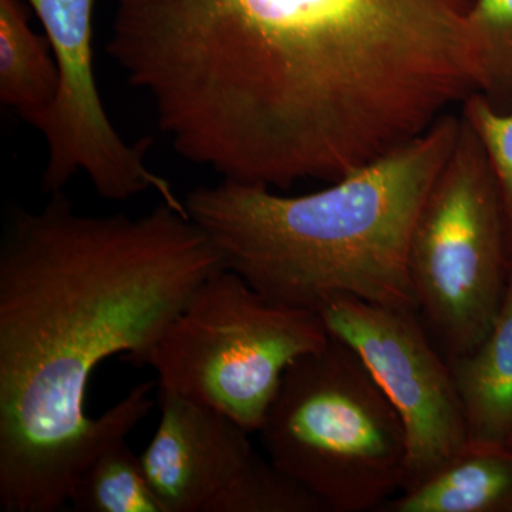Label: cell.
<instances>
[{
	"label": "cell",
	"mask_w": 512,
	"mask_h": 512,
	"mask_svg": "<svg viewBox=\"0 0 512 512\" xmlns=\"http://www.w3.org/2000/svg\"><path fill=\"white\" fill-rule=\"evenodd\" d=\"M471 0H114L107 55L221 180L338 181L476 93Z\"/></svg>",
	"instance_id": "1"
},
{
	"label": "cell",
	"mask_w": 512,
	"mask_h": 512,
	"mask_svg": "<svg viewBox=\"0 0 512 512\" xmlns=\"http://www.w3.org/2000/svg\"><path fill=\"white\" fill-rule=\"evenodd\" d=\"M222 266L188 215L80 214L64 192L15 208L0 244V510L55 512L84 464L153 410L140 383L90 417L94 370L143 366L192 293Z\"/></svg>",
	"instance_id": "2"
},
{
	"label": "cell",
	"mask_w": 512,
	"mask_h": 512,
	"mask_svg": "<svg viewBox=\"0 0 512 512\" xmlns=\"http://www.w3.org/2000/svg\"><path fill=\"white\" fill-rule=\"evenodd\" d=\"M451 111L392 153L311 194L221 180L185 208L222 266L272 301L318 313L339 296L417 312L409 245L431 185L456 146Z\"/></svg>",
	"instance_id": "3"
},
{
	"label": "cell",
	"mask_w": 512,
	"mask_h": 512,
	"mask_svg": "<svg viewBox=\"0 0 512 512\" xmlns=\"http://www.w3.org/2000/svg\"><path fill=\"white\" fill-rule=\"evenodd\" d=\"M258 433L266 457L326 511H375L406 485L402 420L355 350L338 339L286 370Z\"/></svg>",
	"instance_id": "4"
},
{
	"label": "cell",
	"mask_w": 512,
	"mask_h": 512,
	"mask_svg": "<svg viewBox=\"0 0 512 512\" xmlns=\"http://www.w3.org/2000/svg\"><path fill=\"white\" fill-rule=\"evenodd\" d=\"M329 339L318 313L272 301L221 268L195 289L144 365L156 370L160 389L258 433L286 370Z\"/></svg>",
	"instance_id": "5"
},
{
	"label": "cell",
	"mask_w": 512,
	"mask_h": 512,
	"mask_svg": "<svg viewBox=\"0 0 512 512\" xmlns=\"http://www.w3.org/2000/svg\"><path fill=\"white\" fill-rule=\"evenodd\" d=\"M511 265L497 178L461 116L456 146L414 222L407 259L417 313L448 360L476 348L493 326Z\"/></svg>",
	"instance_id": "6"
},
{
	"label": "cell",
	"mask_w": 512,
	"mask_h": 512,
	"mask_svg": "<svg viewBox=\"0 0 512 512\" xmlns=\"http://www.w3.org/2000/svg\"><path fill=\"white\" fill-rule=\"evenodd\" d=\"M55 57L59 87L49 109L32 124L45 138L42 191L62 192L77 174L89 178L104 200L127 201L154 191L187 214L173 185L146 163V146L128 143L104 109L94 74L96 0H26Z\"/></svg>",
	"instance_id": "7"
},
{
	"label": "cell",
	"mask_w": 512,
	"mask_h": 512,
	"mask_svg": "<svg viewBox=\"0 0 512 512\" xmlns=\"http://www.w3.org/2000/svg\"><path fill=\"white\" fill-rule=\"evenodd\" d=\"M318 315L330 338L355 350L402 420L409 448L403 491L466 450L470 437L456 380L419 313L339 296Z\"/></svg>",
	"instance_id": "8"
},
{
	"label": "cell",
	"mask_w": 512,
	"mask_h": 512,
	"mask_svg": "<svg viewBox=\"0 0 512 512\" xmlns=\"http://www.w3.org/2000/svg\"><path fill=\"white\" fill-rule=\"evenodd\" d=\"M160 421L141 454L164 512H204L256 451L247 430L205 404L158 390Z\"/></svg>",
	"instance_id": "9"
},
{
	"label": "cell",
	"mask_w": 512,
	"mask_h": 512,
	"mask_svg": "<svg viewBox=\"0 0 512 512\" xmlns=\"http://www.w3.org/2000/svg\"><path fill=\"white\" fill-rule=\"evenodd\" d=\"M448 363L463 404L470 443L511 444L512 265L493 326L476 348Z\"/></svg>",
	"instance_id": "10"
},
{
	"label": "cell",
	"mask_w": 512,
	"mask_h": 512,
	"mask_svg": "<svg viewBox=\"0 0 512 512\" xmlns=\"http://www.w3.org/2000/svg\"><path fill=\"white\" fill-rule=\"evenodd\" d=\"M389 512H512L511 444H468L423 483L403 491Z\"/></svg>",
	"instance_id": "11"
},
{
	"label": "cell",
	"mask_w": 512,
	"mask_h": 512,
	"mask_svg": "<svg viewBox=\"0 0 512 512\" xmlns=\"http://www.w3.org/2000/svg\"><path fill=\"white\" fill-rule=\"evenodd\" d=\"M59 70L22 0H0V103L32 126L55 100Z\"/></svg>",
	"instance_id": "12"
},
{
	"label": "cell",
	"mask_w": 512,
	"mask_h": 512,
	"mask_svg": "<svg viewBox=\"0 0 512 512\" xmlns=\"http://www.w3.org/2000/svg\"><path fill=\"white\" fill-rule=\"evenodd\" d=\"M69 504L79 512H164L127 437L110 440L90 457L74 480Z\"/></svg>",
	"instance_id": "13"
},
{
	"label": "cell",
	"mask_w": 512,
	"mask_h": 512,
	"mask_svg": "<svg viewBox=\"0 0 512 512\" xmlns=\"http://www.w3.org/2000/svg\"><path fill=\"white\" fill-rule=\"evenodd\" d=\"M467 29L476 93L498 113H511L512 0H471Z\"/></svg>",
	"instance_id": "14"
},
{
	"label": "cell",
	"mask_w": 512,
	"mask_h": 512,
	"mask_svg": "<svg viewBox=\"0 0 512 512\" xmlns=\"http://www.w3.org/2000/svg\"><path fill=\"white\" fill-rule=\"evenodd\" d=\"M295 478L255 453L207 504L204 512H325Z\"/></svg>",
	"instance_id": "15"
},
{
	"label": "cell",
	"mask_w": 512,
	"mask_h": 512,
	"mask_svg": "<svg viewBox=\"0 0 512 512\" xmlns=\"http://www.w3.org/2000/svg\"><path fill=\"white\" fill-rule=\"evenodd\" d=\"M461 116L476 131L497 178L507 218L512 259V111L498 113L483 96L473 93L461 104Z\"/></svg>",
	"instance_id": "16"
},
{
	"label": "cell",
	"mask_w": 512,
	"mask_h": 512,
	"mask_svg": "<svg viewBox=\"0 0 512 512\" xmlns=\"http://www.w3.org/2000/svg\"><path fill=\"white\" fill-rule=\"evenodd\" d=\"M511 446H512V441H511Z\"/></svg>",
	"instance_id": "17"
}]
</instances>
